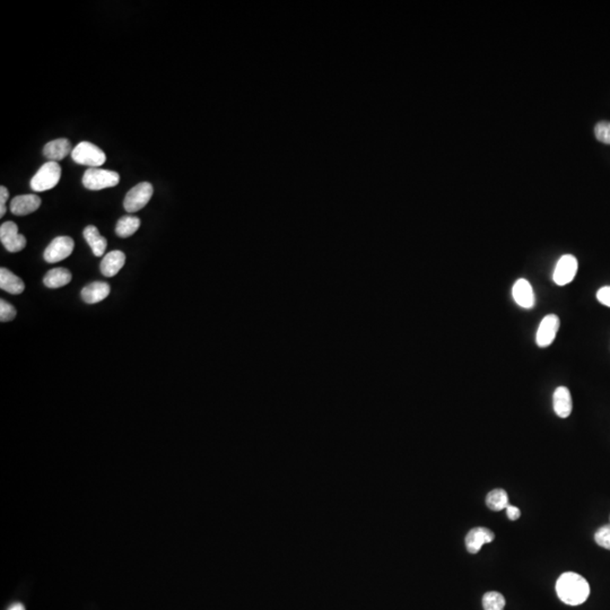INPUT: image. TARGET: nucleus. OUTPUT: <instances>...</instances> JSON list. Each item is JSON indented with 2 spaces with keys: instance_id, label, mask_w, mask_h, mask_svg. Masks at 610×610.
I'll return each mask as SVG.
<instances>
[{
  "instance_id": "f257e3e1",
  "label": "nucleus",
  "mask_w": 610,
  "mask_h": 610,
  "mask_svg": "<svg viewBox=\"0 0 610 610\" xmlns=\"http://www.w3.org/2000/svg\"><path fill=\"white\" fill-rule=\"evenodd\" d=\"M558 598L568 606H579L589 598L590 586L582 575L566 572L558 577L556 582Z\"/></svg>"
},
{
  "instance_id": "f03ea898",
  "label": "nucleus",
  "mask_w": 610,
  "mask_h": 610,
  "mask_svg": "<svg viewBox=\"0 0 610 610\" xmlns=\"http://www.w3.org/2000/svg\"><path fill=\"white\" fill-rule=\"evenodd\" d=\"M62 168L57 162H46L41 166L31 180L32 190L35 192L50 190L59 183Z\"/></svg>"
},
{
  "instance_id": "7ed1b4c3",
  "label": "nucleus",
  "mask_w": 610,
  "mask_h": 610,
  "mask_svg": "<svg viewBox=\"0 0 610 610\" xmlns=\"http://www.w3.org/2000/svg\"><path fill=\"white\" fill-rule=\"evenodd\" d=\"M120 175L118 172L109 170L89 168L86 170L83 177L84 187L89 190H102L107 188H114L119 183Z\"/></svg>"
},
{
  "instance_id": "20e7f679",
  "label": "nucleus",
  "mask_w": 610,
  "mask_h": 610,
  "mask_svg": "<svg viewBox=\"0 0 610 610\" xmlns=\"http://www.w3.org/2000/svg\"><path fill=\"white\" fill-rule=\"evenodd\" d=\"M71 157L80 165L89 166V168H98L107 162V155L105 152L89 141H82L77 145L71 152Z\"/></svg>"
},
{
  "instance_id": "39448f33",
  "label": "nucleus",
  "mask_w": 610,
  "mask_h": 610,
  "mask_svg": "<svg viewBox=\"0 0 610 610\" xmlns=\"http://www.w3.org/2000/svg\"><path fill=\"white\" fill-rule=\"evenodd\" d=\"M154 189L148 182H141L132 188L123 200V207L128 213H136L144 208L153 196Z\"/></svg>"
},
{
  "instance_id": "423d86ee",
  "label": "nucleus",
  "mask_w": 610,
  "mask_h": 610,
  "mask_svg": "<svg viewBox=\"0 0 610 610\" xmlns=\"http://www.w3.org/2000/svg\"><path fill=\"white\" fill-rule=\"evenodd\" d=\"M74 240L71 236H58L46 246L43 258L49 264H57L69 257L74 251Z\"/></svg>"
},
{
  "instance_id": "0eeeda50",
  "label": "nucleus",
  "mask_w": 610,
  "mask_h": 610,
  "mask_svg": "<svg viewBox=\"0 0 610 610\" xmlns=\"http://www.w3.org/2000/svg\"><path fill=\"white\" fill-rule=\"evenodd\" d=\"M0 241L8 252H19L26 246L25 236L19 233V227L12 221L0 226Z\"/></svg>"
},
{
  "instance_id": "6e6552de",
  "label": "nucleus",
  "mask_w": 610,
  "mask_h": 610,
  "mask_svg": "<svg viewBox=\"0 0 610 610\" xmlns=\"http://www.w3.org/2000/svg\"><path fill=\"white\" fill-rule=\"evenodd\" d=\"M577 258L572 255H565L557 261L553 279L556 285L565 286L570 284L577 275Z\"/></svg>"
},
{
  "instance_id": "1a4fd4ad",
  "label": "nucleus",
  "mask_w": 610,
  "mask_h": 610,
  "mask_svg": "<svg viewBox=\"0 0 610 610\" xmlns=\"http://www.w3.org/2000/svg\"><path fill=\"white\" fill-rule=\"evenodd\" d=\"M559 318L555 314H548L540 322L539 328L537 330L536 341L541 348L548 347L555 341L556 334L559 329Z\"/></svg>"
},
{
  "instance_id": "9d476101",
  "label": "nucleus",
  "mask_w": 610,
  "mask_h": 610,
  "mask_svg": "<svg viewBox=\"0 0 610 610\" xmlns=\"http://www.w3.org/2000/svg\"><path fill=\"white\" fill-rule=\"evenodd\" d=\"M494 539L495 535L487 528H474L466 536L467 550L470 554H477L482 549L483 545L492 543Z\"/></svg>"
},
{
  "instance_id": "9b49d317",
  "label": "nucleus",
  "mask_w": 610,
  "mask_h": 610,
  "mask_svg": "<svg viewBox=\"0 0 610 610\" xmlns=\"http://www.w3.org/2000/svg\"><path fill=\"white\" fill-rule=\"evenodd\" d=\"M41 198L37 195L16 196L10 203V212L16 216L32 214L40 208Z\"/></svg>"
},
{
  "instance_id": "f8f14e48",
  "label": "nucleus",
  "mask_w": 610,
  "mask_h": 610,
  "mask_svg": "<svg viewBox=\"0 0 610 610\" xmlns=\"http://www.w3.org/2000/svg\"><path fill=\"white\" fill-rule=\"evenodd\" d=\"M513 298L519 307L531 309L535 305V291L527 279L520 278L514 282L512 289Z\"/></svg>"
},
{
  "instance_id": "ddd939ff",
  "label": "nucleus",
  "mask_w": 610,
  "mask_h": 610,
  "mask_svg": "<svg viewBox=\"0 0 610 610\" xmlns=\"http://www.w3.org/2000/svg\"><path fill=\"white\" fill-rule=\"evenodd\" d=\"M554 411L558 418H568L573 409V402L571 397L570 390L566 386H558L553 397Z\"/></svg>"
},
{
  "instance_id": "4468645a",
  "label": "nucleus",
  "mask_w": 610,
  "mask_h": 610,
  "mask_svg": "<svg viewBox=\"0 0 610 610\" xmlns=\"http://www.w3.org/2000/svg\"><path fill=\"white\" fill-rule=\"evenodd\" d=\"M71 141L66 138L55 139V141H49L48 144L43 148V155L49 160V162H57L64 160V157L68 156V154H71Z\"/></svg>"
},
{
  "instance_id": "2eb2a0df",
  "label": "nucleus",
  "mask_w": 610,
  "mask_h": 610,
  "mask_svg": "<svg viewBox=\"0 0 610 610\" xmlns=\"http://www.w3.org/2000/svg\"><path fill=\"white\" fill-rule=\"evenodd\" d=\"M110 285L107 282H94L82 289L80 296L85 303L96 304L105 300L110 294Z\"/></svg>"
},
{
  "instance_id": "dca6fc26",
  "label": "nucleus",
  "mask_w": 610,
  "mask_h": 610,
  "mask_svg": "<svg viewBox=\"0 0 610 610\" xmlns=\"http://www.w3.org/2000/svg\"><path fill=\"white\" fill-rule=\"evenodd\" d=\"M126 262V255L123 251L114 250L105 255L101 261V273L105 277H114L123 269Z\"/></svg>"
},
{
  "instance_id": "f3484780",
  "label": "nucleus",
  "mask_w": 610,
  "mask_h": 610,
  "mask_svg": "<svg viewBox=\"0 0 610 610\" xmlns=\"http://www.w3.org/2000/svg\"><path fill=\"white\" fill-rule=\"evenodd\" d=\"M0 289L12 295H19L24 291L25 284L19 276L7 269H0Z\"/></svg>"
},
{
  "instance_id": "a211bd4d",
  "label": "nucleus",
  "mask_w": 610,
  "mask_h": 610,
  "mask_svg": "<svg viewBox=\"0 0 610 610\" xmlns=\"http://www.w3.org/2000/svg\"><path fill=\"white\" fill-rule=\"evenodd\" d=\"M71 273L66 268L59 267L51 269L43 278V284L49 289H60L71 282Z\"/></svg>"
},
{
  "instance_id": "6ab92c4d",
  "label": "nucleus",
  "mask_w": 610,
  "mask_h": 610,
  "mask_svg": "<svg viewBox=\"0 0 610 610\" xmlns=\"http://www.w3.org/2000/svg\"><path fill=\"white\" fill-rule=\"evenodd\" d=\"M84 237L86 242L89 243V246L92 249L93 253L96 257H102L105 255L107 250V239L98 232V227L94 225H89L84 230Z\"/></svg>"
},
{
  "instance_id": "aec40b11",
  "label": "nucleus",
  "mask_w": 610,
  "mask_h": 610,
  "mask_svg": "<svg viewBox=\"0 0 610 610\" xmlns=\"http://www.w3.org/2000/svg\"><path fill=\"white\" fill-rule=\"evenodd\" d=\"M141 227V219L136 216H123L118 221L117 226H116V233L120 237H129L138 231Z\"/></svg>"
},
{
  "instance_id": "412c9836",
  "label": "nucleus",
  "mask_w": 610,
  "mask_h": 610,
  "mask_svg": "<svg viewBox=\"0 0 610 610\" xmlns=\"http://www.w3.org/2000/svg\"><path fill=\"white\" fill-rule=\"evenodd\" d=\"M486 504L492 511H502L509 506V496L502 488H496L490 492L486 496Z\"/></svg>"
},
{
  "instance_id": "4be33fe9",
  "label": "nucleus",
  "mask_w": 610,
  "mask_h": 610,
  "mask_svg": "<svg viewBox=\"0 0 610 610\" xmlns=\"http://www.w3.org/2000/svg\"><path fill=\"white\" fill-rule=\"evenodd\" d=\"M505 604V598L500 592H487L483 597V607H484V610H504Z\"/></svg>"
},
{
  "instance_id": "5701e85b",
  "label": "nucleus",
  "mask_w": 610,
  "mask_h": 610,
  "mask_svg": "<svg viewBox=\"0 0 610 610\" xmlns=\"http://www.w3.org/2000/svg\"><path fill=\"white\" fill-rule=\"evenodd\" d=\"M595 540L599 546L610 550V523L602 526L595 531Z\"/></svg>"
},
{
  "instance_id": "b1692460",
  "label": "nucleus",
  "mask_w": 610,
  "mask_h": 610,
  "mask_svg": "<svg viewBox=\"0 0 610 610\" xmlns=\"http://www.w3.org/2000/svg\"><path fill=\"white\" fill-rule=\"evenodd\" d=\"M595 138L601 143L610 145V123L601 121L595 127Z\"/></svg>"
},
{
  "instance_id": "393cba45",
  "label": "nucleus",
  "mask_w": 610,
  "mask_h": 610,
  "mask_svg": "<svg viewBox=\"0 0 610 610\" xmlns=\"http://www.w3.org/2000/svg\"><path fill=\"white\" fill-rule=\"evenodd\" d=\"M16 310L7 300H0V321L8 322L15 319Z\"/></svg>"
},
{
  "instance_id": "a878e982",
  "label": "nucleus",
  "mask_w": 610,
  "mask_h": 610,
  "mask_svg": "<svg viewBox=\"0 0 610 610\" xmlns=\"http://www.w3.org/2000/svg\"><path fill=\"white\" fill-rule=\"evenodd\" d=\"M597 298L602 305L610 307V286H604L599 289Z\"/></svg>"
},
{
  "instance_id": "bb28decb",
  "label": "nucleus",
  "mask_w": 610,
  "mask_h": 610,
  "mask_svg": "<svg viewBox=\"0 0 610 610\" xmlns=\"http://www.w3.org/2000/svg\"><path fill=\"white\" fill-rule=\"evenodd\" d=\"M8 197H10L8 189L1 186L0 187V217H3V215L6 214V203Z\"/></svg>"
},
{
  "instance_id": "cd10ccee",
  "label": "nucleus",
  "mask_w": 610,
  "mask_h": 610,
  "mask_svg": "<svg viewBox=\"0 0 610 610\" xmlns=\"http://www.w3.org/2000/svg\"><path fill=\"white\" fill-rule=\"evenodd\" d=\"M506 514H508V518L510 520H512V521H515V520H518L520 518V515H521V512H520V510L514 505H510L506 508Z\"/></svg>"
},
{
  "instance_id": "c85d7f7f",
  "label": "nucleus",
  "mask_w": 610,
  "mask_h": 610,
  "mask_svg": "<svg viewBox=\"0 0 610 610\" xmlns=\"http://www.w3.org/2000/svg\"><path fill=\"white\" fill-rule=\"evenodd\" d=\"M8 610H25V607L21 604H14L8 608Z\"/></svg>"
}]
</instances>
